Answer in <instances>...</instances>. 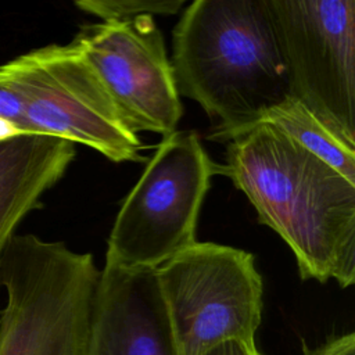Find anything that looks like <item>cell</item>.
Listing matches in <instances>:
<instances>
[{
	"mask_svg": "<svg viewBox=\"0 0 355 355\" xmlns=\"http://www.w3.org/2000/svg\"><path fill=\"white\" fill-rule=\"evenodd\" d=\"M255 123H268L355 183V146L344 141L302 103L287 97L266 110ZM254 125V123H252Z\"/></svg>",
	"mask_w": 355,
	"mask_h": 355,
	"instance_id": "8fae6325",
	"label": "cell"
},
{
	"mask_svg": "<svg viewBox=\"0 0 355 355\" xmlns=\"http://www.w3.org/2000/svg\"><path fill=\"white\" fill-rule=\"evenodd\" d=\"M179 96L216 118L208 139L226 143L290 97L266 0H196L173 29Z\"/></svg>",
	"mask_w": 355,
	"mask_h": 355,
	"instance_id": "7a4b0ae2",
	"label": "cell"
},
{
	"mask_svg": "<svg viewBox=\"0 0 355 355\" xmlns=\"http://www.w3.org/2000/svg\"><path fill=\"white\" fill-rule=\"evenodd\" d=\"M220 173L230 178L294 252L302 280L355 282V183L268 123L226 143Z\"/></svg>",
	"mask_w": 355,
	"mask_h": 355,
	"instance_id": "6da1fadb",
	"label": "cell"
},
{
	"mask_svg": "<svg viewBox=\"0 0 355 355\" xmlns=\"http://www.w3.org/2000/svg\"><path fill=\"white\" fill-rule=\"evenodd\" d=\"M86 355H180L155 269L104 265Z\"/></svg>",
	"mask_w": 355,
	"mask_h": 355,
	"instance_id": "9c48e42d",
	"label": "cell"
},
{
	"mask_svg": "<svg viewBox=\"0 0 355 355\" xmlns=\"http://www.w3.org/2000/svg\"><path fill=\"white\" fill-rule=\"evenodd\" d=\"M266 1L290 97L355 146V0Z\"/></svg>",
	"mask_w": 355,
	"mask_h": 355,
	"instance_id": "52a82bcc",
	"label": "cell"
},
{
	"mask_svg": "<svg viewBox=\"0 0 355 355\" xmlns=\"http://www.w3.org/2000/svg\"><path fill=\"white\" fill-rule=\"evenodd\" d=\"M200 355H259L257 345H250L240 340H227L207 348Z\"/></svg>",
	"mask_w": 355,
	"mask_h": 355,
	"instance_id": "9a60e30c",
	"label": "cell"
},
{
	"mask_svg": "<svg viewBox=\"0 0 355 355\" xmlns=\"http://www.w3.org/2000/svg\"><path fill=\"white\" fill-rule=\"evenodd\" d=\"M0 119L15 125L21 132H26L24 101L7 75L0 69Z\"/></svg>",
	"mask_w": 355,
	"mask_h": 355,
	"instance_id": "4fadbf2b",
	"label": "cell"
},
{
	"mask_svg": "<svg viewBox=\"0 0 355 355\" xmlns=\"http://www.w3.org/2000/svg\"><path fill=\"white\" fill-rule=\"evenodd\" d=\"M215 173H220V165L209 158L194 132L164 136L119 208L105 265L157 269L191 247Z\"/></svg>",
	"mask_w": 355,
	"mask_h": 355,
	"instance_id": "277c9868",
	"label": "cell"
},
{
	"mask_svg": "<svg viewBox=\"0 0 355 355\" xmlns=\"http://www.w3.org/2000/svg\"><path fill=\"white\" fill-rule=\"evenodd\" d=\"M304 355H355V333L330 337L316 348H305Z\"/></svg>",
	"mask_w": 355,
	"mask_h": 355,
	"instance_id": "5bb4252c",
	"label": "cell"
},
{
	"mask_svg": "<svg viewBox=\"0 0 355 355\" xmlns=\"http://www.w3.org/2000/svg\"><path fill=\"white\" fill-rule=\"evenodd\" d=\"M73 40L97 71L130 132L168 136L176 130L183 105L153 15L85 25Z\"/></svg>",
	"mask_w": 355,
	"mask_h": 355,
	"instance_id": "ba28073f",
	"label": "cell"
},
{
	"mask_svg": "<svg viewBox=\"0 0 355 355\" xmlns=\"http://www.w3.org/2000/svg\"><path fill=\"white\" fill-rule=\"evenodd\" d=\"M155 272L180 355L227 340L255 345L263 286L251 252L196 241Z\"/></svg>",
	"mask_w": 355,
	"mask_h": 355,
	"instance_id": "8992f818",
	"label": "cell"
},
{
	"mask_svg": "<svg viewBox=\"0 0 355 355\" xmlns=\"http://www.w3.org/2000/svg\"><path fill=\"white\" fill-rule=\"evenodd\" d=\"M184 0H79L75 6L85 12L108 21H128L140 15L176 14Z\"/></svg>",
	"mask_w": 355,
	"mask_h": 355,
	"instance_id": "7c38bea8",
	"label": "cell"
},
{
	"mask_svg": "<svg viewBox=\"0 0 355 355\" xmlns=\"http://www.w3.org/2000/svg\"><path fill=\"white\" fill-rule=\"evenodd\" d=\"M98 277L92 254L15 234L0 259V355H86Z\"/></svg>",
	"mask_w": 355,
	"mask_h": 355,
	"instance_id": "3957f363",
	"label": "cell"
},
{
	"mask_svg": "<svg viewBox=\"0 0 355 355\" xmlns=\"http://www.w3.org/2000/svg\"><path fill=\"white\" fill-rule=\"evenodd\" d=\"M19 92L28 133L97 150L114 162H143L141 143L122 122L101 78L72 40L31 50L0 65Z\"/></svg>",
	"mask_w": 355,
	"mask_h": 355,
	"instance_id": "5b68a950",
	"label": "cell"
},
{
	"mask_svg": "<svg viewBox=\"0 0 355 355\" xmlns=\"http://www.w3.org/2000/svg\"><path fill=\"white\" fill-rule=\"evenodd\" d=\"M73 158V143L49 135L22 133L0 141V259L21 220L40 207L42 196Z\"/></svg>",
	"mask_w": 355,
	"mask_h": 355,
	"instance_id": "30bf717a",
	"label": "cell"
}]
</instances>
